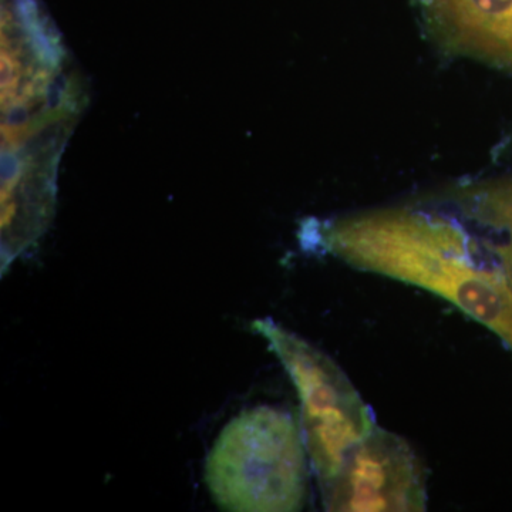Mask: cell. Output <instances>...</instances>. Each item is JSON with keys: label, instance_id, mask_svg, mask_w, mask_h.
Wrapping results in <instances>:
<instances>
[{"label": "cell", "instance_id": "1", "mask_svg": "<svg viewBox=\"0 0 512 512\" xmlns=\"http://www.w3.org/2000/svg\"><path fill=\"white\" fill-rule=\"evenodd\" d=\"M326 247L353 268L436 293L512 349V288L503 264L458 222L406 208L363 212L330 225Z\"/></svg>", "mask_w": 512, "mask_h": 512}, {"label": "cell", "instance_id": "2", "mask_svg": "<svg viewBox=\"0 0 512 512\" xmlns=\"http://www.w3.org/2000/svg\"><path fill=\"white\" fill-rule=\"evenodd\" d=\"M303 431L276 407L245 410L215 440L204 480L224 511H301L308 494Z\"/></svg>", "mask_w": 512, "mask_h": 512}, {"label": "cell", "instance_id": "3", "mask_svg": "<svg viewBox=\"0 0 512 512\" xmlns=\"http://www.w3.org/2000/svg\"><path fill=\"white\" fill-rule=\"evenodd\" d=\"M252 329L268 342L295 384L306 450L322 487L376 429L372 410L340 367L311 343L272 319L255 320Z\"/></svg>", "mask_w": 512, "mask_h": 512}, {"label": "cell", "instance_id": "4", "mask_svg": "<svg viewBox=\"0 0 512 512\" xmlns=\"http://www.w3.org/2000/svg\"><path fill=\"white\" fill-rule=\"evenodd\" d=\"M328 511H424L426 474L406 440L376 429L320 487Z\"/></svg>", "mask_w": 512, "mask_h": 512}, {"label": "cell", "instance_id": "5", "mask_svg": "<svg viewBox=\"0 0 512 512\" xmlns=\"http://www.w3.org/2000/svg\"><path fill=\"white\" fill-rule=\"evenodd\" d=\"M444 49L512 70V0H417Z\"/></svg>", "mask_w": 512, "mask_h": 512}, {"label": "cell", "instance_id": "6", "mask_svg": "<svg viewBox=\"0 0 512 512\" xmlns=\"http://www.w3.org/2000/svg\"><path fill=\"white\" fill-rule=\"evenodd\" d=\"M453 202L464 218L478 229L485 247L494 249L512 242V178L461 188Z\"/></svg>", "mask_w": 512, "mask_h": 512}]
</instances>
